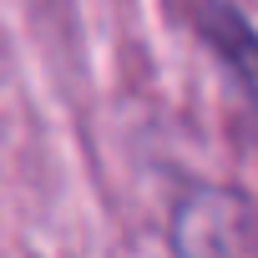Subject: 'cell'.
<instances>
[{"instance_id":"cell-1","label":"cell","mask_w":258,"mask_h":258,"mask_svg":"<svg viewBox=\"0 0 258 258\" xmlns=\"http://www.w3.org/2000/svg\"><path fill=\"white\" fill-rule=\"evenodd\" d=\"M253 198L228 182H187L172 198L167 243L172 258H248L253 248Z\"/></svg>"},{"instance_id":"cell-2","label":"cell","mask_w":258,"mask_h":258,"mask_svg":"<svg viewBox=\"0 0 258 258\" xmlns=\"http://www.w3.org/2000/svg\"><path fill=\"white\" fill-rule=\"evenodd\" d=\"M192 31L203 36L208 56L218 61L248 132L258 137V31L228 6V0H203V6L192 11Z\"/></svg>"}]
</instances>
